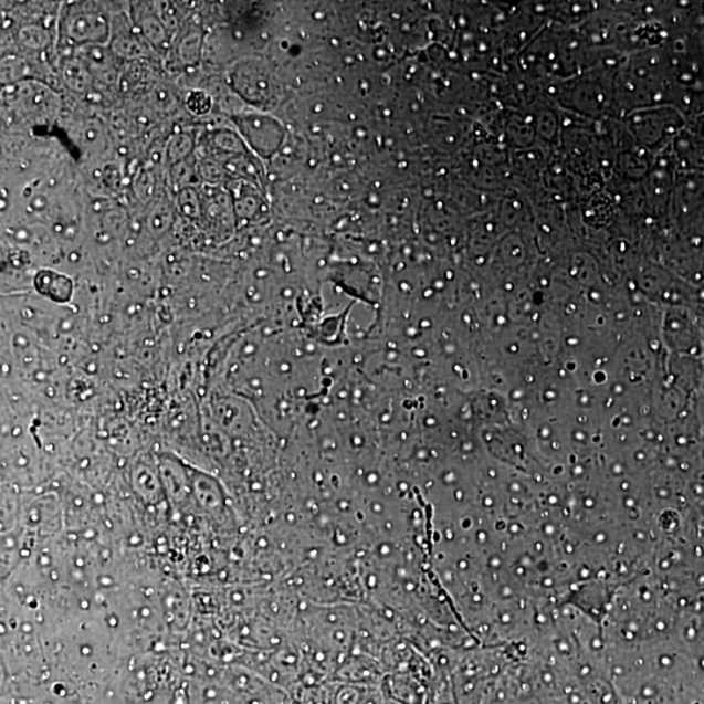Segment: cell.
I'll return each instance as SVG.
<instances>
[{"label": "cell", "mask_w": 704, "mask_h": 704, "mask_svg": "<svg viewBox=\"0 0 704 704\" xmlns=\"http://www.w3.org/2000/svg\"><path fill=\"white\" fill-rule=\"evenodd\" d=\"M60 34L69 46H104L112 41V19L97 3H71L62 11Z\"/></svg>", "instance_id": "cell-1"}, {"label": "cell", "mask_w": 704, "mask_h": 704, "mask_svg": "<svg viewBox=\"0 0 704 704\" xmlns=\"http://www.w3.org/2000/svg\"><path fill=\"white\" fill-rule=\"evenodd\" d=\"M133 19L136 31L148 45L159 53L169 52L172 41L169 27L166 25L161 12L141 6L134 12Z\"/></svg>", "instance_id": "cell-2"}, {"label": "cell", "mask_w": 704, "mask_h": 704, "mask_svg": "<svg viewBox=\"0 0 704 704\" xmlns=\"http://www.w3.org/2000/svg\"><path fill=\"white\" fill-rule=\"evenodd\" d=\"M204 32L201 27L192 24L181 32L174 53L181 67H195L204 57Z\"/></svg>", "instance_id": "cell-3"}, {"label": "cell", "mask_w": 704, "mask_h": 704, "mask_svg": "<svg viewBox=\"0 0 704 704\" xmlns=\"http://www.w3.org/2000/svg\"><path fill=\"white\" fill-rule=\"evenodd\" d=\"M62 77L71 91L84 94L91 88V71L83 60L67 56L61 65Z\"/></svg>", "instance_id": "cell-4"}, {"label": "cell", "mask_w": 704, "mask_h": 704, "mask_svg": "<svg viewBox=\"0 0 704 704\" xmlns=\"http://www.w3.org/2000/svg\"><path fill=\"white\" fill-rule=\"evenodd\" d=\"M135 29L136 28L130 29V31H118L112 35L111 46L114 54L120 57H127V60L147 54V49H145V43L147 42L144 41L140 33L135 31Z\"/></svg>", "instance_id": "cell-5"}, {"label": "cell", "mask_w": 704, "mask_h": 704, "mask_svg": "<svg viewBox=\"0 0 704 704\" xmlns=\"http://www.w3.org/2000/svg\"><path fill=\"white\" fill-rule=\"evenodd\" d=\"M195 141L190 134L181 133L174 135L167 144L166 158L169 164L176 165L185 161L192 154Z\"/></svg>", "instance_id": "cell-6"}, {"label": "cell", "mask_w": 704, "mask_h": 704, "mask_svg": "<svg viewBox=\"0 0 704 704\" xmlns=\"http://www.w3.org/2000/svg\"><path fill=\"white\" fill-rule=\"evenodd\" d=\"M18 40L27 49L43 50L52 39L45 27L29 24L19 29Z\"/></svg>", "instance_id": "cell-7"}, {"label": "cell", "mask_w": 704, "mask_h": 704, "mask_svg": "<svg viewBox=\"0 0 704 704\" xmlns=\"http://www.w3.org/2000/svg\"><path fill=\"white\" fill-rule=\"evenodd\" d=\"M171 185L176 186L178 191L185 190V188L191 187L193 177L198 176V167L185 161L178 162L171 166Z\"/></svg>", "instance_id": "cell-8"}, {"label": "cell", "mask_w": 704, "mask_h": 704, "mask_svg": "<svg viewBox=\"0 0 704 704\" xmlns=\"http://www.w3.org/2000/svg\"><path fill=\"white\" fill-rule=\"evenodd\" d=\"M186 107L196 116H204L212 111L213 98L206 91H191L186 97Z\"/></svg>", "instance_id": "cell-9"}, {"label": "cell", "mask_w": 704, "mask_h": 704, "mask_svg": "<svg viewBox=\"0 0 704 704\" xmlns=\"http://www.w3.org/2000/svg\"><path fill=\"white\" fill-rule=\"evenodd\" d=\"M178 206L186 216L196 217L200 213L202 201L199 193L188 187L178 192Z\"/></svg>", "instance_id": "cell-10"}, {"label": "cell", "mask_w": 704, "mask_h": 704, "mask_svg": "<svg viewBox=\"0 0 704 704\" xmlns=\"http://www.w3.org/2000/svg\"><path fill=\"white\" fill-rule=\"evenodd\" d=\"M155 177L150 171H143L136 179V192L143 200H149L155 192Z\"/></svg>", "instance_id": "cell-11"}]
</instances>
